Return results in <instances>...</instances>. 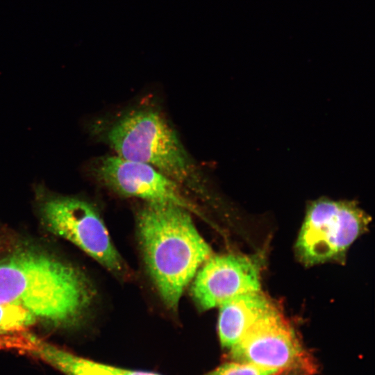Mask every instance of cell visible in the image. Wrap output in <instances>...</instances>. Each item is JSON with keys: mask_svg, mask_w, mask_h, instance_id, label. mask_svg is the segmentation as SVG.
<instances>
[{"mask_svg": "<svg viewBox=\"0 0 375 375\" xmlns=\"http://www.w3.org/2000/svg\"><path fill=\"white\" fill-rule=\"evenodd\" d=\"M203 265L192 287V297L201 310L260 291V267L253 258L235 254L211 256Z\"/></svg>", "mask_w": 375, "mask_h": 375, "instance_id": "obj_8", "label": "cell"}, {"mask_svg": "<svg viewBox=\"0 0 375 375\" xmlns=\"http://www.w3.org/2000/svg\"><path fill=\"white\" fill-rule=\"evenodd\" d=\"M31 346V353L34 356L65 375H161L96 362L74 355L36 338Z\"/></svg>", "mask_w": 375, "mask_h": 375, "instance_id": "obj_10", "label": "cell"}, {"mask_svg": "<svg viewBox=\"0 0 375 375\" xmlns=\"http://www.w3.org/2000/svg\"><path fill=\"white\" fill-rule=\"evenodd\" d=\"M204 375H281L272 369H267L255 365L232 360L216 367Z\"/></svg>", "mask_w": 375, "mask_h": 375, "instance_id": "obj_12", "label": "cell"}, {"mask_svg": "<svg viewBox=\"0 0 375 375\" xmlns=\"http://www.w3.org/2000/svg\"><path fill=\"white\" fill-rule=\"evenodd\" d=\"M93 296L82 272L40 251L19 248L0 261V303L22 306L53 325L78 323Z\"/></svg>", "mask_w": 375, "mask_h": 375, "instance_id": "obj_1", "label": "cell"}, {"mask_svg": "<svg viewBox=\"0 0 375 375\" xmlns=\"http://www.w3.org/2000/svg\"><path fill=\"white\" fill-rule=\"evenodd\" d=\"M39 210L45 227L52 233L76 245L108 270L121 274L123 260L113 246L104 223L87 201L43 192Z\"/></svg>", "mask_w": 375, "mask_h": 375, "instance_id": "obj_5", "label": "cell"}, {"mask_svg": "<svg viewBox=\"0 0 375 375\" xmlns=\"http://www.w3.org/2000/svg\"><path fill=\"white\" fill-rule=\"evenodd\" d=\"M35 321V317L22 306L0 303V334L21 331Z\"/></svg>", "mask_w": 375, "mask_h": 375, "instance_id": "obj_11", "label": "cell"}, {"mask_svg": "<svg viewBox=\"0 0 375 375\" xmlns=\"http://www.w3.org/2000/svg\"><path fill=\"white\" fill-rule=\"evenodd\" d=\"M273 306L260 291L239 295L220 305L217 329L222 347L232 348Z\"/></svg>", "mask_w": 375, "mask_h": 375, "instance_id": "obj_9", "label": "cell"}, {"mask_svg": "<svg viewBox=\"0 0 375 375\" xmlns=\"http://www.w3.org/2000/svg\"><path fill=\"white\" fill-rule=\"evenodd\" d=\"M138 232L149 274L165 305L174 310L212 250L190 212L172 203L147 202L138 215Z\"/></svg>", "mask_w": 375, "mask_h": 375, "instance_id": "obj_2", "label": "cell"}, {"mask_svg": "<svg viewBox=\"0 0 375 375\" xmlns=\"http://www.w3.org/2000/svg\"><path fill=\"white\" fill-rule=\"evenodd\" d=\"M90 172L99 182L119 194L148 203H172L198 213L179 184L149 165L106 156L93 161Z\"/></svg>", "mask_w": 375, "mask_h": 375, "instance_id": "obj_7", "label": "cell"}, {"mask_svg": "<svg viewBox=\"0 0 375 375\" xmlns=\"http://www.w3.org/2000/svg\"><path fill=\"white\" fill-rule=\"evenodd\" d=\"M91 133L115 155L151 166L183 188L203 194L206 177L166 118L152 108H137L109 122H94Z\"/></svg>", "mask_w": 375, "mask_h": 375, "instance_id": "obj_3", "label": "cell"}, {"mask_svg": "<svg viewBox=\"0 0 375 375\" xmlns=\"http://www.w3.org/2000/svg\"><path fill=\"white\" fill-rule=\"evenodd\" d=\"M369 222L354 201L326 197L312 201L298 237L297 254L307 265L340 259Z\"/></svg>", "mask_w": 375, "mask_h": 375, "instance_id": "obj_4", "label": "cell"}, {"mask_svg": "<svg viewBox=\"0 0 375 375\" xmlns=\"http://www.w3.org/2000/svg\"><path fill=\"white\" fill-rule=\"evenodd\" d=\"M232 360L276 370L281 374L310 375L315 371L292 324L274 305L260 316L229 349Z\"/></svg>", "mask_w": 375, "mask_h": 375, "instance_id": "obj_6", "label": "cell"}]
</instances>
